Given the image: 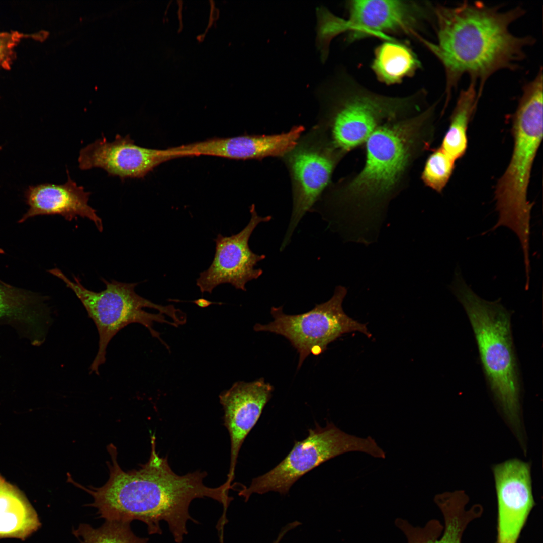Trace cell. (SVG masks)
<instances>
[{"label": "cell", "instance_id": "obj_3", "mask_svg": "<svg viewBox=\"0 0 543 543\" xmlns=\"http://www.w3.org/2000/svg\"><path fill=\"white\" fill-rule=\"evenodd\" d=\"M525 13L517 7L501 11L483 3L434 7L437 41L423 43L442 64L445 74L446 103L461 77L479 83L478 98L486 80L501 69L516 70L526 57L525 49L535 42L532 36H517L510 25Z\"/></svg>", "mask_w": 543, "mask_h": 543}, {"label": "cell", "instance_id": "obj_9", "mask_svg": "<svg viewBox=\"0 0 543 543\" xmlns=\"http://www.w3.org/2000/svg\"><path fill=\"white\" fill-rule=\"evenodd\" d=\"M347 292L344 286H337L328 301L300 314H286L283 306L272 307L270 313L274 320L267 324L257 323L254 330L274 333L287 339L299 354V369L309 355L322 354L329 344L344 334L358 332L368 338L371 337L366 324L344 312L342 303Z\"/></svg>", "mask_w": 543, "mask_h": 543}, {"label": "cell", "instance_id": "obj_27", "mask_svg": "<svg viewBox=\"0 0 543 543\" xmlns=\"http://www.w3.org/2000/svg\"><path fill=\"white\" fill-rule=\"evenodd\" d=\"M193 302L194 303H195L196 305H197L199 307H200L201 308L207 307L209 306V305H210L211 304H222V303L212 302L211 301H208V300H207L206 299H203V298H200V299H197V300H195L193 301Z\"/></svg>", "mask_w": 543, "mask_h": 543}, {"label": "cell", "instance_id": "obj_10", "mask_svg": "<svg viewBox=\"0 0 543 543\" xmlns=\"http://www.w3.org/2000/svg\"><path fill=\"white\" fill-rule=\"evenodd\" d=\"M344 156L314 125L280 158L289 174L292 197L291 219L281 251L290 243L300 220L332 182V174Z\"/></svg>", "mask_w": 543, "mask_h": 543}, {"label": "cell", "instance_id": "obj_24", "mask_svg": "<svg viewBox=\"0 0 543 543\" xmlns=\"http://www.w3.org/2000/svg\"><path fill=\"white\" fill-rule=\"evenodd\" d=\"M455 162L439 147L427 158L421 174L424 184L441 193L450 179Z\"/></svg>", "mask_w": 543, "mask_h": 543}, {"label": "cell", "instance_id": "obj_25", "mask_svg": "<svg viewBox=\"0 0 543 543\" xmlns=\"http://www.w3.org/2000/svg\"><path fill=\"white\" fill-rule=\"evenodd\" d=\"M25 35L18 32H0V67L11 68L14 58V49Z\"/></svg>", "mask_w": 543, "mask_h": 543}, {"label": "cell", "instance_id": "obj_1", "mask_svg": "<svg viewBox=\"0 0 543 543\" xmlns=\"http://www.w3.org/2000/svg\"><path fill=\"white\" fill-rule=\"evenodd\" d=\"M435 105L377 127L365 143L354 176L331 182L312 209L345 241H376L390 202L404 189L414 163L429 148Z\"/></svg>", "mask_w": 543, "mask_h": 543}, {"label": "cell", "instance_id": "obj_12", "mask_svg": "<svg viewBox=\"0 0 543 543\" xmlns=\"http://www.w3.org/2000/svg\"><path fill=\"white\" fill-rule=\"evenodd\" d=\"M250 219L241 231L230 236L218 234L214 239L216 247L212 263L200 274L196 280L202 293H211L218 286L227 283L245 291L248 282L262 275V269L255 267L266 256L253 252L249 247V240L258 225L270 221L272 217L259 216L254 204L250 206Z\"/></svg>", "mask_w": 543, "mask_h": 543}, {"label": "cell", "instance_id": "obj_20", "mask_svg": "<svg viewBox=\"0 0 543 543\" xmlns=\"http://www.w3.org/2000/svg\"><path fill=\"white\" fill-rule=\"evenodd\" d=\"M40 525L35 510L23 493L0 475V538L24 539Z\"/></svg>", "mask_w": 543, "mask_h": 543}, {"label": "cell", "instance_id": "obj_15", "mask_svg": "<svg viewBox=\"0 0 543 543\" xmlns=\"http://www.w3.org/2000/svg\"><path fill=\"white\" fill-rule=\"evenodd\" d=\"M273 390L269 383L260 378L252 382H236L219 396L224 412V425L231 442L230 467L225 482L230 486L234 479L242 444L272 398Z\"/></svg>", "mask_w": 543, "mask_h": 543}, {"label": "cell", "instance_id": "obj_23", "mask_svg": "<svg viewBox=\"0 0 543 543\" xmlns=\"http://www.w3.org/2000/svg\"><path fill=\"white\" fill-rule=\"evenodd\" d=\"M129 523L107 521L100 527L81 523L73 534L80 543H148V539L136 536Z\"/></svg>", "mask_w": 543, "mask_h": 543}, {"label": "cell", "instance_id": "obj_8", "mask_svg": "<svg viewBox=\"0 0 543 543\" xmlns=\"http://www.w3.org/2000/svg\"><path fill=\"white\" fill-rule=\"evenodd\" d=\"M364 452L384 459V451L370 436L361 438L345 433L332 422L321 427L316 423L307 436L295 441L287 456L264 474L252 479L249 487H243L238 495L247 501L253 493L277 492L286 494L304 475L325 462L344 453Z\"/></svg>", "mask_w": 543, "mask_h": 543}, {"label": "cell", "instance_id": "obj_22", "mask_svg": "<svg viewBox=\"0 0 543 543\" xmlns=\"http://www.w3.org/2000/svg\"><path fill=\"white\" fill-rule=\"evenodd\" d=\"M476 84L462 90L450 118V125L440 147L452 159L462 157L467 148V129L478 98Z\"/></svg>", "mask_w": 543, "mask_h": 543}, {"label": "cell", "instance_id": "obj_4", "mask_svg": "<svg viewBox=\"0 0 543 543\" xmlns=\"http://www.w3.org/2000/svg\"><path fill=\"white\" fill-rule=\"evenodd\" d=\"M320 96L315 124L332 146L344 156L365 143L379 125L423 111V90L406 96L374 92L344 73L338 76Z\"/></svg>", "mask_w": 543, "mask_h": 543}, {"label": "cell", "instance_id": "obj_14", "mask_svg": "<svg viewBox=\"0 0 543 543\" xmlns=\"http://www.w3.org/2000/svg\"><path fill=\"white\" fill-rule=\"evenodd\" d=\"M176 158L169 148L142 147L129 134H117L112 142L103 137L82 148L78 162L81 170L100 168L109 176L124 179L143 178L160 164Z\"/></svg>", "mask_w": 543, "mask_h": 543}, {"label": "cell", "instance_id": "obj_13", "mask_svg": "<svg viewBox=\"0 0 543 543\" xmlns=\"http://www.w3.org/2000/svg\"><path fill=\"white\" fill-rule=\"evenodd\" d=\"M498 504L496 543H517L535 505L528 463L517 459L493 467Z\"/></svg>", "mask_w": 543, "mask_h": 543}, {"label": "cell", "instance_id": "obj_21", "mask_svg": "<svg viewBox=\"0 0 543 543\" xmlns=\"http://www.w3.org/2000/svg\"><path fill=\"white\" fill-rule=\"evenodd\" d=\"M371 67L379 81L391 85L414 76L421 68V63L406 44L393 40L386 41L375 48Z\"/></svg>", "mask_w": 543, "mask_h": 543}, {"label": "cell", "instance_id": "obj_16", "mask_svg": "<svg viewBox=\"0 0 543 543\" xmlns=\"http://www.w3.org/2000/svg\"><path fill=\"white\" fill-rule=\"evenodd\" d=\"M305 130L303 125H296L281 133L213 138L171 149L178 157L206 155L237 160L281 158L295 146Z\"/></svg>", "mask_w": 543, "mask_h": 543}, {"label": "cell", "instance_id": "obj_18", "mask_svg": "<svg viewBox=\"0 0 543 543\" xmlns=\"http://www.w3.org/2000/svg\"><path fill=\"white\" fill-rule=\"evenodd\" d=\"M468 500L462 491L435 496L434 501L443 516L444 526L434 519L423 527H414L402 519H397L395 523L406 536L407 543H462L463 534L467 526L480 517L483 511L479 504L467 510L465 506Z\"/></svg>", "mask_w": 543, "mask_h": 543}, {"label": "cell", "instance_id": "obj_2", "mask_svg": "<svg viewBox=\"0 0 543 543\" xmlns=\"http://www.w3.org/2000/svg\"><path fill=\"white\" fill-rule=\"evenodd\" d=\"M151 450L147 462L137 470L124 471L117 457L107 462L108 481L92 492L94 506L101 518L130 523L139 520L146 524L149 534L162 533L160 522L165 521L176 543L188 533L189 506L197 498H210L223 503L227 498L221 485L209 487L203 483L205 471L179 475L171 468L166 457L156 450L155 437L151 438Z\"/></svg>", "mask_w": 543, "mask_h": 543}, {"label": "cell", "instance_id": "obj_6", "mask_svg": "<svg viewBox=\"0 0 543 543\" xmlns=\"http://www.w3.org/2000/svg\"><path fill=\"white\" fill-rule=\"evenodd\" d=\"M542 72L523 87L513 117L514 147L506 170L495 191L497 223L490 229L506 227L517 236L523 253L529 251L531 212L527 199L532 167L542 138Z\"/></svg>", "mask_w": 543, "mask_h": 543}, {"label": "cell", "instance_id": "obj_11", "mask_svg": "<svg viewBox=\"0 0 543 543\" xmlns=\"http://www.w3.org/2000/svg\"><path fill=\"white\" fill-rule=\"evenodd\" d=\"M348 16L338 19L339 33L347 32L349 42L368 37L386 41L393 35L419 40L426 22L434 19V7L411 1L353 0L347 4Z\"/></svg>", "mask_w": 543, "mask_h": 543}, {"label": "cell", "instance_id": "obj_26", "mask_svg": "<svg viewBox=\"0 0 543 543\" xmlns=\"http://www.w3.org/2000/svg\"><path fill=\"white\" fill-rule=\"evenodd\" d=\"M301 523L298 521H294L291 523H289L285 527H284L280 533L276 540L273 543H279L280 541L283 539L285 535L290 530L297 527Z\"/></svg>", "mask_w": 543, "mask_h": 543}, {"label": "cell", "instance_id": "obj_17", "mask_svg": "<svg viewBox=\"0 0 543 543\" xmlns=\"http://www.w3.org/2000/svg\"><path fill=\"white\" fill-rule=\"evenodd\" d=\"M67 172V180L63 184L43 183L27 189L25 196L29 208L19 223L38 215H59L69 221L80 216L90 220L99 231H103L101 218L88 203L90 193L72 180Z\"/></svg>", "mask_w": 543, "mask_h": 543}, {"label": "cell", "instance_id": "obj_7", "mask_svg": "<svg viewBox=\"0 0 543 543\" xmlns=\"http://www.w3.org/2000/svg\"><path fill=\"white\" fill-rule=\"evenodd\" d=\"M49 272L61 279L76 295L97 327L99 348L90 366V372L98 374L99 367L106 361L107 347L111 339L127 325L138 323L145 327L151 335L168 349V345L153 328L154 322L173 326L186 322L184 313L173 305L162 306L140 296L135 291L137 283H123L102 279L106 288L100 292L91 291L74 276V281L55 268Z\"/></svg>", "mask_w": 543, "mask_h": 543}, {"label": "cell", "instance_id": "obj_19", "mask_svg": "<svg viewBox=\"0 0 543 543\" xmlns=\"http://www.w3.org/2000/svg\"><path fill=\"white\" fill-rule=\"evenodd\" d=\"M48 314L43 297L0 280V319L24 326L32 333L33 340L40 342Z\"/></svg>", "mask_w": 543, "mask_h": 543}, {"label": "cell", "instance_id": "obj_5", "mask_svg": "<svg viewBox=\"0 0 543 543\" xmlns=\"http://www.w3.org/2000/svg\"><path fill=\"white\" fill-rule=\"evenodd\" d=\"M449 288L470 322L480 357L494 397L508 420L520 427V385L513 345L510 312L500 300L477 295L455 269Z\"/></svg>", "mask_w": 543, "mask_h": 543}]
</instances>
